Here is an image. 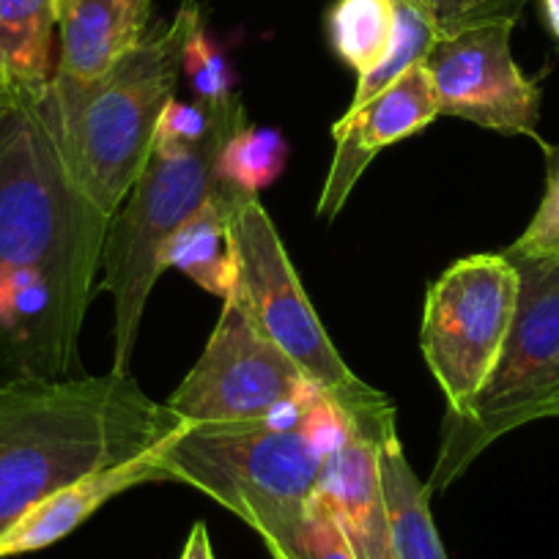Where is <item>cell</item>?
<instances>
[{
    "mask_svg": "<svg viewBox=\"0 0 559 559\" xmlns=\"http://www.w3.org/2000/svg\"><path fill=\"white\" fill-rule=\"evenodd\" d=\"M185 419L129 373L0 390V535L78 477L163 448Z\"/></svg>",
    "mask_w": 559,
    "mask_h": 559,
    "instance_id": "cell-1",
    "label": "cell"
},
{
    "mask_svg": "<svg viewBox=\"0 0 559 559\" xmlns=\"http://www.w3.org/2000/svg\"><path fill=\"white\" fill-rule=\"evenodd\" d=\"M201 3L181 0L170 23L157 25L129 56L94 83L56 78L45 102L69 174L107 219L152 157L154 132L179 83L185 45Z\"/></svg>",
    "mask_w": 559,
    "mask_h": 559,
    "instance_id": "cell-2",
    "label": "cell"
},
{
    "mask_svg": "<svg viewBox=\"0 0 559 559\" xmlns=\"http://www.w3.org/2000/svg\"><path fill=\"white\" fill-rule=\"evenodd\" d=\"M326 453L302 426L195 428L159 448L163 483L206 493L261 535L272 559H297L299 530L319 488Z\"/></svg>",
    "mask_w": 559,
    "mask_h": 559,
    "instance_id": "cell-3",
    "label": "cell"
},
{
    "mask_svg": "<svg viewBox=\"0 0 559 559\" xmlns=\"http://www.w3.org/2000/svg\"><path fill=\"white\" fill-rule=\"evenodd\" d=\"M247 123L245 105L236 94L214 99V121L206 138L185 152L152 148L146 168L107 223L102 247V288L116 302V348L112 370L129 373L140 319L148 297L165 272L163 247L209 198L217 192V159L230 134Z\"/></svg>",
    "mask_w": 559,
    "mask_h": 559,
    "instance_id": "cell-4",
    "label": "cell"
},
{
    "mask_svg": "<svg viewBox=\"0 0 559 559\" xmlns=\"http://www.w3.org/2000/svg\"><path fill=\"white\" fill-rule=\"evenodd\" d=\"M230 234H234L236 266H239L236 288L245 297L263 335L302 370L305 379L321 395L341 408L352 433L376 444L397 433L395 406L390 397L354 376L346 359L332 346L283 247V239L258 195L250 192L236 195Z\"/></svg>",
    "mask_w": 559,
    "mask_h": 559,
    "instance_id": "cell-5",
    "label": "cell"
},
{
    "mask_svg": "<svg viewBox=\"0 0 559 559\" xmlns=\"http://www.w3.org/2000/svg\"><path fill=\"white\" fill-rule=\"evenodd\" d=\"M519 269V308L491 376L464 414L442 423L428 491L453 486L488 444L535 419L559 414V261L510 258Z\"/></svg>",
    "mask_w": 559,
    "mask_h": 559,
    "instance_id": "cell-6",
    "label": "cell"
},
{
    "mask_svg": "<svg viewBox=\"0 0 559 559\" xmlns=\"http://www.w3.org/2000/svg\"><path fill=\"white\" fill-rule=\"evenodd\" d=\"M321 392L252 319L239 288L168 406L195 428L302 426Z\"/></svg>",
    "mask_w": 559,
    "mask_h": 559,
    "instance_id": "cell-7",
    "label": "cell"
},
{
    "mask_svg": "<svg viewBox=\"0 0 559 559\" xmlns=\"http://www.w3.org/2000/svg\"><path fill=\"white\" fill-rule=\"evenodd\" d=\"M519 308V269L504 252L455 261L428 288L419 348L448 414H464L491 376Z\"/></svg>",
    "mask_w": 559,
    "mask_h": 559,
    "instance_id": "cell-8",
    "label": "cell"
},
{
    "mask_svg": "<svg viewBox=\"0 0 559 559\" xmlns=\"http://www.w3.org/2000/svg\"><path fill=\"white\" fill-rule=\"evenodd\" d=\"M515 23H493L433 41L426 56L439 116H455L499 134L537 132L540 91L510 52Z\"/></svg>",
    "mask_w": 559,
    "mask_h": 559,
    "instance_id": "cell-9",
    "label": "cell"
},
{
    "mask_svg": "<svg viewBox=\"0 0 559 559\" xmlns=\"http://www.w3.org/2000/svg\"><path fill=\"white\" fill-rule=\"evenodd\" d=\"M439 118L437 96L426 67L408 69L401 80L381 91L359 110L346 112L332 127L335 157L319 201L321 217L332 219L352 195L359 176L368 170L381 148L423 132Z\"/></svg>",
    "mask_w": 559,
    "mask_h": 559,
    "instance_id": "cell-10",
    "label": "cell"
},
{
    "mask_svg": "<svg viewBox=\"0 0 559 559\" xmlns=\"http://www.w3.org/2000/svg\"><path fill=\"white\" fill-rule=\"evenodd\" d=\"M152 0H56V78L94 83L146 39Z\"/></svg>",
    "mask_w": 559,
    "mask_h": 559,
    "instance_id": "cell-11",
    "label": "cell"
},
{
    "mask_svg": "<svg viewBox=\"0 0 559 559\" xmlns=\"http://www.w3.org/2000/svg\"><path fill=\"white\" fill-rule=\"evenodd\" d=\"M157 453L159 448L148 450L143 455H134L129 461H121V464L96 469L91 475L78 477L69 486L58 488L47 499H41L17 524H12L0 535V559L50 548L52 543L72 535L83 521H88L102 504L110 502L118 493L129 491L134 486H143V483H163Z\"/></svg>",
    "mask_w": 559,
    "mask_h": 559,
    "instance_id": "cell-12",
    "label": "cell"
},
{
    "mask_svg": "<svg viewBox=\"0 0 559 559\" xmlns=\"http://www.w3.org/2000/svg\"><path fill=\"white\" fill-rule=\"evenodd\" d=\"M379 448L352 433L326 459L316 488V497L335 515L357 559H392Z\"/></svg>",
    "mask_w": 559,
    "mask_h": 559,
    "instance_id": "cell-13",
    "label": "cell"
},
{
    "mask_svg": "<svg viewBox=\"0 0 559 559\" xmlns=\"http://www.w3.org/2000/svg\"><path fill=\"white\" fill-rule=\"evenodd\" d=\"M239 192L219 179L217 192L165 241L159 255L163 269H179L203 292L219 299H228L239 283L234 234H230V217Z\"/></svg>",
    "mask_w": 559,
    "mask_h": 559,
    "instance_id": "cell-14",
    "label": "cell"
},
{
    "mask_svg": "<svg viewBox=\"0 0 559 559\" xmlns=\"http://www.w3.org/2000/svg\"><path fill=\"white\" fill-rule=\"evenodd\" d=\"M56 0H0V74L14 99H41L52 83Z\"/></svg>",
    "mask_w": 559,
    "mask_h": 559,
    "instance_id": "cell-15",
    "label": "cell"
},
{
    "mask_svg": "<svg viewBox=\"0 0 559 559\" xmlns=\"http://www.w3.org/2000/svg\"><path fill=\"white\" fill-rule=\"evenodd\" d=\"M392 559H448L431 515V491L406 461L397 433L379 448Z\"/></svg>",
    "mask_w": 559,
    "mask_h": 559,
    "instance_id": "cell-16",
    "label": "cell"
},
{
    "mask_svg": "<svg viewBox=\"0 0 559 559\" xmlns=\"http://www.w3.org/2000/svg\"><path fill=\"white\" fill-rule=\"evenodd\" d=\"M397 28L395 0H335L326 12V36L346 67L365 74L386 56Z\"/></svg>",
    "mask_w": 559,
    "mask_h": 559,
    "instance_id": "cell-17",
    "label": "cell"
},
{
    "mask_svg": "<svg viewBox=\"0 0 559 559\" xmlns=\"http://www.w3.org/2000/svg\"><path fill=\"white\" fill-rule=\"evenodd\" d=\"M395 7L397 28L392 47L370 72L359 74L357 91H354V99L346 112H354L362 105H368L373 96H379L381 91L390 88L395 80H401L408 69L419 67V63L426 61L428 52H431L433 41L439 39L431 17H428V12L419 7L417 0H395Z\"/></svg>",
    "mask_w": 559,
    "mask_h": 559,
    "instance_id": "cell-18",
    "label": "cell"
},
{
    "mask_svg": "<svg viewBox=\"0 0 559 559\" xmlns=\"http://www.w3.org/2000/svg\"><path fill=\"white\" fill-rule=\"evenodd\" d=\"M286 159L288 143L277 129L245 123L219 152L217 176L236 190L258 195L283 174Z\"/></svg>",
    "mask_w": 559,
    "mask_h": 559,
    "instance_id": "cell-19",
    "label": "cell"
},
{
    "mask_svg": "<svg viewBox=\"0 0 559 559\" xmlns=\"http://www.w3.org/2000/svg\"><path fill=\"white\" fill-rule=\"evenodd\" d=\"M439 39L493 23H519L526 0H417Z\"/></svg>",
    "mask_w": 559,
    "mask_h": 559,
    "instance_id": "cell-20",
    "label": "cell"
},
{
    "mask_svg": "<svg viewBox=\"0 0 559 559\" xmlns=\"http://www.w3.org/2000/svg\"><path fill=\"white\" fill-rule=\"evenodd\" d=\"M546 192L524 234L502 250L508 258H554L559 261V148H548Z\"/></svg>",
    "mask_w": 559,
    "mask_h": 559,
    "instance_id": "cell-21",
    "label": "cell"
},
{
    "mask_svg": "<svg viewBox=\"0 0 559 559\" xmlns=\"http://www.w3.org/2000/svg\"><path fill=\"white\" fill-rule=\"evenodd\" d=\"M181 72H187L198 99H223V96L234 94L230 69L228 63H225L223 52H219L217 47H214V41L209 39L203 17H198L190 36H187Z\"/></svg>",
    "mask_w": 559,
    "mask_h": 559,
    "instance_id": "cell-22",
    "label": "cell"
},
{
    "mask_svg": "<svg viewBox=\"0 0 559 559\" xmlns=\"http://www.w3.org/2000/svg\"><path fill=\"white\" fill-rule=\"evenodd\" d=\"M214 121V99L179 102L170 99L159 116L152 148L159 152H185L209 134Z\"/></svg>",
    "mask_w": 559,
    "mask_h": 559,
    "instance_id": "cell-23",
    "label": "cell"
},
{
    "mask_svg": "<svg viewBox=\"0 0 559 559\" xmlns=\"http://www.w3.org/2000/svg\"><path fill=\"white\" fill-rule=\"evenodd\" d=\"M297 559H357L346 535L337 526L335 515L319 497H313L302 530H299Z\"/></svg>",
    "mask_w": 559,
    "mask_h": 559,
    "instance_id": "cell-24",
    "label": "cell"
},
{
    "mask_svg": "<svg viewBox=\"0 0 559 559\" xmlns=\"http://www.w3.org/2000/svg\"><path fill=\"white\" fill-rule=\"evenodd\" d=\"M181 559H217L212 548V537H209V526L203 521H198L192 526L190 537L185 543V551H181Z\"/></svg>",
    "mask_w": 559,
    "mask_h": 559,
    "instance_id": "cell-25",
    "label": "cell"
},
{
    "mask_svg": "<svg viewBox=\"0 0 559 559\" xmlns=\"http://www.w3.org/2000/svg\"><path fill=\"white\" fill-rule=\"evenodd\" d=\"M540 12L546 20V28L559 41V0H540Z\"/></svg>",
    "mask_w": 559,
    "mask_h": 559,
    "instance_id": "cell-26",
    "label": "cell"
},
{
    "mask_svg": "<svg viewBox=\"0 0 559 559\" xmlns=\"http://www.w3.org/2000/svg\"><path fill=\"white\" fill-rule=\"evenodd\" d=\"M12 102H17V99H14L12 91H9V85H7V80H3V74H0V110L12 105Z\"/></svg>",
    "mask_w": 559,
    "mask_h": 559,
    "instance_id": "cell-27",
    "label": "cell"
},
{
    "mask_svg": "<svg viewBox=\"0 0 559 559\" xmlns=\"http://www.w3.org/2000/svg\"><path fill=\"white\" fill-rule=\"evenodd\" d=\"M557 417H559V414H557Z\"/></svg>",
    "mask_w": 559,
    "mask_h": 559,
    "instance_id": "cell-28",
    "label": "cell"
}]
</instances>
